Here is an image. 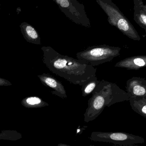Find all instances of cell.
Returning <instances> with one entry per match:
<instances>
[{
    "instance_id": "obj_1",
    "label": "cell",
    "mask_w": 146,
    "mask_h": 146,
    "mask_svg": "<svg viewBox=\"0 0 146 146\" xmlns=\"http://www.w3.org/2000/svg\"><path fill=\"white\" fill-rule=\"evenodd\" d=\"M43 62L53 74L82 86L96 76L97 69L81 60L63 55L50 46H43Z\"/></svg>"
},
{
    "instance_id": "obj_2",
    "label": "cell",
    "mask_w": 146,
    "mask_h": 146,
    "mask_svg": "<svg viewBox=\"0 0 146 146\" xmlns=\"http://www.w3.org/2000/svg\"><path fill=\"white\" fill-rule=\"evenodd\" d=\"M88 100V106L84 114L85 122L93 121L103 112L105 107L114 104L128 101L129 96L116 83L104 80L99 81Z\"/></svg>"
},
{
    "instance_id": "obj_3",
    "label": "cell",
    "mask_w": 146,
    "mask_h": 146,
    "mask_svg": "<svg viewBox=\"0 0 146 146\" xmlns=\"http://www.w3.org/2000/svg\"><path fill=\"white\" fill-rule=\"evenodd\" d=\"M121 48L106 44L90 46L76 54V58L87 64L96 66L111 61L120 55Z\"/></svg>"
},
{
    "instance_id": "obj_4",
    "label": "cell",
    "mask_w": 146,
    "mask_h": 146,
    "mask_svg": "<svg viewBox=\"0 0 146 146\" xmlns=\"http://www.w3.org/2000/svg\"><path fill=\"white\" fill-rule=\"evenodd\" d=\"M89 139L92 141L110 143L121 146L134 145L145 142V139L141 136L120 132H93Z\"/></svg>"
},
{
    "instance_id": "obj_5",
    "label": "cell",
    "mask_w": 146,
    "mask_h": 146,
    "mask_svg": "<svg viewBox=\"0 0 146 146\" xmlns=\"http://www.w3.org/2000/svg\"><path fill=\"white\" fill-rule=\"evenodd\" d=\"M104 9L109 17L111 25L116 27L123 34L133 39L137 36L138 33L129 21L119 13V11L113 8L108 2L103 0H97Z\"/></svg>"
},
{
    "instance_id": "obj_6",
    "label": "cell",
    "mask_w": 146,
    "mask_h": 146,
    "mask_svg": "<svg viewBox=\"0 0 146 146\" xmlns=\"http://www.w3.org/2000/svg\"><path fill=\"white\" fill-rule=\"evenodd\" d=\"M61 10L74 22L86 27L91 24L85 13L84 7L77 0H54Z\"/></svg>"
},
{
    "instance_id": "obj_7",
    "label": "cell",
    "mask_w": 146,
    "mask_h": 146,
    "mask_svg": "<svg viewBox=\"0 0 146 146\" xmlns=\"http://www.w3.org/2000/svg\"><path fill=\"white\" fill-rule=\"evenodd\" d=\"M43 85L51 88L52 94L58 96L63 99L67 98V95L64 86L61 82L50 74L43 73L37 76Z\"/></svg>"
},
{
    "instance_id": "obj_8",
    "label": "cell",
    "mask_w": 146,
    "mask_h": 146,
    "mask_svg": "<svg viewBox=\"0 0 146 146\" xmlns=\"http://www.w3.org/2000/svg\"><path fill=\"white\" fill-rule=\"evenodd\" d=\"M126 88L129 97L146 96V79L133 76L128 80Z\"/></svg>"
},
{
    "instance_id": "obj_9",
    "label": "cell",
    "mask_w": 146,
    "mask_h": 146,
    "mask_svg": "<svg viewBox=\"0 0 146 146\" xmlns=\"http://www.w3.org/2000/svg\"><path fill=\"white\" fill-rule=\"evenodd\" d=\"M146 56H134L127 57L118 62L115 65V67L126 68L129 70H138L145 67Z\"/></svg>"
},
{
    "instance_id": "obj_10",
    "label": "cell",
    "mask_w": 146,
    "mask_h": 146,
    "mask_svg": "<svg viewBox=\"0 0 146 146\" xmlns=\"http://www.w3.org/2000/svg\"><path fill=\"white\" fill-rule=\"evenodd\" d=\"M20 27L23 37L27 42L39 45L41 44L39 34L31 25L23 22L20 25Z\"/></svg>"
},
{
    "instance_id": "obj_11",
    "label": "cell",
    "mask_w": 146,
    "mask_h": 146,
    "mask_svg": "<svg viewBox=\"0 0 146 146\" xmlns=\"http://www.w3.org/2000/svg\"><path fill=\"white\" fill-rule=\"evenodd\" d=\"M129 101L132 110L146 118V96L129 97Z\"/></svg>"
},
{
    "instance_id": "obj_12",
    "label": "cell",
    "mask_w": 146,
    "mask_h": 146,
    "mask_svg": "<svg viewBox=\"0 0 146 146\" xmlns=\"http://www.w3.org/2000/svg\"><path fill=\"white\" fill-rule=\"evenodd\" d=\"M21 104L23 106L27 108H39L45 107L49 104L37 96H30L22 99Z\"/></svg>"
},
{
    "instance_id": "obj_13",
    "label": "cell",
    "mask_w": 146,
    "mask_h": 146,
    "mask_svg": "<svg viewBox=\"0 0 146 146\" xmlns=\"http://www.w3.org/2000/svg\"><path fill=\"white\" fill-rule=\"evenodd\" d=\"M99 81L100 80H98L97 77L96 76L82 85L81 88L82 96L87 97L91 94Z\"/></svg>"
},
{
    "instance_id": "obj_14",
    "label": "cell",
    "mask_w": 146,
    "mask_h": 146,
    "mask_svg": "<svg viewBox=\"0 0 146 146\" xmlns=\"http://www.w3.org/2000/svg\"><path fill=\"white\" fill-rule=\"evenodd\" d=\"M12 85V83L9 81L0 77V86H9Z\"/></svg>"
},
{
    "instance_id": "obj_15",
    "label": "cell",
    "mask_w": 146,
    "mask_h": 146,
    "mask_svg": "<svg viewBox=\"0 0 146 146\" xmlns=\"http://www.w3.org/2000/svg\"><path fill=\"white\" fill-rule=\"evenodd\" d=\"M57 146H71L69 145H66V144H62V143H60Z\"/></svg>"
},
{
    "instance_id": "obj_16",
    "label": "cell",
    "mask_w": 146,
    "mask_h": 146,
    "mask_svg": "<svg viewBox=\"0 0 146 146\" xmlns=\"http://www.w3.org/2000/svg\"><path fill=\"white\" fill-rule=\"evenodd\" d=\"M126 146L117 145V146ZM129 146H139L135 145H134Z\"/></svg>"
},
{
    "instance_id": "obj_17",
    "label": "cell",
    "mask_w": 146,
    "mask_h": 146,
    "mask_svg": "<svg viewBox=\"0 0 146 146\" xmlns=\"http://www.w3.org/2000/svg\"><path fill=\"white\" fill-rule=\"evenodd\" d=\"M0 9H1V4H0Z\"/></svg>"
}]
</instances>
